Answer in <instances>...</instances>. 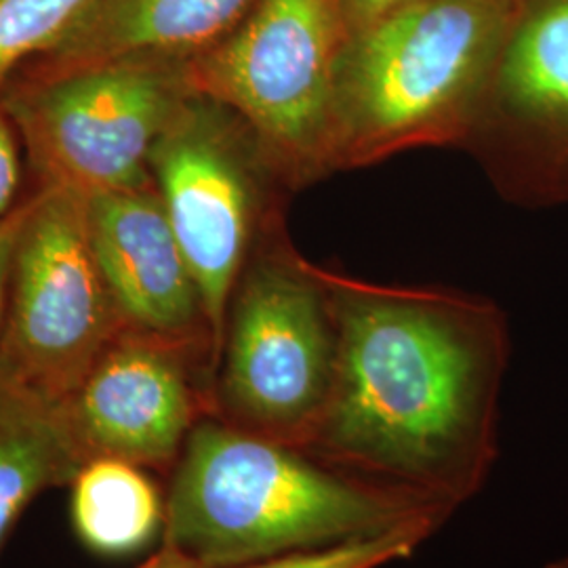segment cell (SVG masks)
<instances>
[{
    "label": "cell",
    "mask_w": 568,
    "mask_h": 568,
    "mask_svg": "<svg viewBox=\"0 0 568 568\" xmlns=\"http://www.w3.org/2000/svg\"><path fill=\"white\" fill-rule=\"evenodd\" d=\"M347 41L344 0H255L222 41L190 60V82L251 129L278 178L302 185L325 173Z\"/></svg>",
    "instance_id": "obj_5"
},
{
    "label": "cell",
    "mask_w": 568,
    "mask_h": 568,
    "mask_svg": "<svg viewBox=\"0 0 568 568\" xmlns=\"http://www.w3.org/2000/svg\"><path fill=\"white\" fill-rule=\"evenodd\" d=\"M20 185L18 129L0 103V222L13 211L11 204Z\"/></svg>",
    "instance_id": "obj_17"
},
{
    "label": "cell",
    "mask_w": 568,
    "mask_h": 568,
    "mask_svg": "<svg viewBox=\"0 0 568 568\" xmlns=\"http://www.w3.org/2000/svg\"><path fill=\"white\" fill-rule=\"evenodd\" d=\"M63 403L0 363V551L42 493L70 487L84 466Z\"/></svg>",
    "instance_id": "obj_13"
},
{
    "label": "cell",
    "mask_w": 568,
    "mask_h": 568,
    "mask_svg": "<svg viewBox=\"0 0 568 568\" xmlns=\"http://www.w3.org/2000/svg\"><path fill=\"white\" fill-rule=\"evenodd\" d=\"M448 518L206 415L169 471L163 544L206 568H239L400 528L436 532Z\"/></svg>",
    "instance_id": "obj_2"
},
{
    "label": "cell",
    "mask_w": 568,
    "mask_h": 568,
    "mask_svg": "<svg viewBox=\"0 0 568 568\" xmlns=\"http://www.w3.org/2000/svg\"><path fill=\"white\" fill-rule=\"evenodd\" d=\"M546 568H568V556H565V558H558V560H554V562H549Z\"/></svg>",
    "instance_id": "obj_21"
},
{
    "label": "cell",
    "mask_w": 568,
    "mask_h": 568,
    "mask_svg": "<svg viewBox=\"0 0 568 568\" xmlns=\"http://www.w3.org/2000/svg\"><path fill=\"white\" fill-rule=\"evenodd\" d=\"M337 328L335 379L307 455L448 516L499 455L504 312L445 288L352 281L318 267Z\"/></svg>",
    "instance_id": "obj_1"
},
{
    "label": "cell",
    "mask_w": 568,
    "mask_h": 568,
    "mask_svg": "<svg viewBox=\"0 0 568 568\" xmlns=\"http://www.w3.org/2000/svg\"><path fill=\"white\" fill-rule=\"evenodd\" d=\"M91 243L124 325L217 356L203 300L154 182L84 196Z\"/></svg>",
    "instance_id": "obj_11"
},
{
    "label": "cell",
    "mask_w": 568,
    "mask_h": 568,
    "mask_svg": "<svg viewBox=\"0 0 568 568\" xmlns=\"http://www.w3.org/2000/svg\"><path fill=\"white\" fill-rule=\"evenodd\" d=\"M255 0H91L41 72L119 58L192 60L222 41Z\"/></svg>",
    "instance_id": "obj_12"
},
{
    "label": "cell",
    "mask_w": 568,
    "mask_h": 568,
    "mask_svg": "<svg viewBox=\"0 0 568 568\" xmlns=\"http://www.w3.org/2000/svg\"><path fill=\"white\" fill-rule=\"evenodd\" d=\"M91 0H0V89L21 61L44 55Z\"/></svg>",
    "instance_id": "obj_15"
},
{
    "label": "cell",
    "mask_w": 568,
    "mask_h": 568,
    "mask_svg": "<svg viewBox=\"0 0 568 568\" xmlns=\"http://www.w3.org/2000/svg\"><path fill=\"white\" fill-rule=\"evenodd\" d=\"M150 173L194 274L220 363L232 293L257 230L272 224L264 178L274 169L232 110L192 91L154 145Z\"/></svg>",
    "instance_id": "obj_8"
},
{
    "label": "cell",
    "mask_w": 568,
    "mask_h": 568,
    "mask_svg": "<svg viewBox=\"0 0 568 568\" xmlns=\"http://www.w3.org/2000/svg\"><path fill=\"white\" fill-rule=\"evenodd\" d=\"M525 0H422L349 34L325 173L466 142Z\"/></svg>",
    "instance_id": "obj_3"
},
{
    "label": "cell",
    "mask_w": 568,
    "mask_h": 568,
    "mask_svg": "<svg viewBox=\"0 0 568 568\" xmlns=\"http://www.w3.org/2000/svg\"><path fill=\"white\" fill-rule=\"evenodd\" d=\"M466 142L509 201L568 204V0H525Z\"/></svg>",
    "instance_id": "obj_10"
},
{
    "label": "cell",
    "mask_w": 568,
    "mask_h": 568,
    "mask_svg": "<svg viewBox=\"0 0 568 568\" xmlns=\"http://www.w3.org/2000/svg\"><path fill=\"white\" fill-rule=\"evenodd\" d=\"M190 60L119 58L11 84L0 103L41 185L82 196L154 182L152 150L194 91Z\"/></svg>",
    "instance_id": "obj_6"
},
{
    "label": "cell",
    "mask_w": 568,
    "mask_h": 568,
    "mask_svg": "<svg viewBox=\"0 0 568 568\" xmlns=\"http://www.w3.org/2000/svg\"><path fill=\"white\" fill-rule=\"evenodd\" d=\"M23 204L16 206L2 222H0V333L7 318V304H9V281H11V264L13 251L18 241Z\"/></svg>",
    "instance_id": "obj_18"
},
{
    "label": "cell",
    "mask_w": 568,
    "mask_h": 568,
    "mask_svg": "<svg viewBox=\"0 0 568 568\" xmlns=\"http://www.w3.org/2000/svg\"><path fill=\"white\" fill-rule=\"evenodd\" d=\"M432 535L426 528H400L321 548L295 549L239 568H382L413 556Z\"/></svg>",
    "instance_id": "obj_16"
},
{
    "label": "cell",
    "mask_w": 568,
    "mask_h": 568,
    "mask_svg": "<svg viewBox=\"0 0 568 568\" xmlns=\"http://www.w3.org/2000/svg\"><path fill=\"white\" fill-rule=\"evenodd\" d=\"M213 377L203 347L124 326L63 400L84 462L119 459L169 474L211 415Z\"/></svg>",
    "instance_id": "obj_9"
},
{
    "label": "cell",
    "mask_w": 568,
    "mask_h": 568,
    "mask_svg": "<svg viewBox=\"0 0 568 568\" xmlns=\"http://www.w3.org/2000/svg\"><path fill=\"white\" fill-rule=\"evenodd\" d=\"M262 244L227 305L211 415L304 450L333 389L335 316L318 265L284 239L265 234Z\"/></svg>",
    "instance_id": "obj_4"
},
{
    "label": "cell",
    "mask_w": 568,
    "mask_h": 568,
    "mask_svg": "<svg viewBox=\"0 0 568 568\" xmlns=\"http://www.w3.org/2000/svg\"><path fill=\"white\" fill-rule=\"evenodd\" d=\"M415 2H422V0H344L345 20L349 26V34Z\"/></svg>",
    "instance_id": "obj_19"
},
{
    "label": "cell",
    "mask_w": 568,
    "mask_h": 568,
    "mask_svg": "<svg viewBox=\"0 0 568 568\" xmlns=\"http://www.w3.org/2000/svg\"><path fill=\"white\" fill-rule=\"evenodd\" d=\"M138 568H206L201 565V562H196L194 558H190V556H185L183 551H180L178 548H173V546H169V544H163L161 549L154 554V556H150L143 565H140Z\"/></svg>",
    "instance_id": "obj_20"
},
{
    "label": "cell",
    "mask_w": 568,
    "mask_h": 568,
    "mask_svg": "<svg viewBox=\"0 0 568 568\" xmlns=\"http://www.w3.org/2000/svg\"><path fill=\"white\" fill-rule=\"evenodd\" d=\"M124 326L91 243L84 196L41 185L23 204L0 363L63 403Z\"/></svg>",
    "instance_id": "obj_7"
},
{
    "label": "cell",
    "mask_w": 568,
    "mask_h": 568,
    "mask_svg": "<svg viewBox=\"0 0 568 568\" xmlns=\"http://www.w3.org/2000/svg\"><path fill=\"white\" fill-rule=\"evenodd\" d=\"M70 488L72 525L95 554H133L163 530L164 499L142 467L93 459L82 466Z\"/></svg>",
    "instance_id": "obj_14"
}]
</instances>
